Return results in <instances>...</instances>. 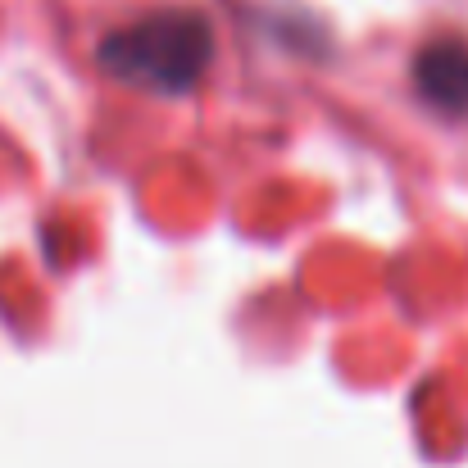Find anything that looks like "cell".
Listing matches in <instances>:
<instances>
[{"mask_svg":"<svg viewBox=\"0 0 468 468\" xmlns=\"http://www.w3.org/2000/svg\"><path fill=\"white\" fill-rule=\"evenodd\" d=\"M101 64L128 87L182 96L214 64V27L196 9H155L110 32L101 46Z\"/></svg>","mask_w":468,"mask_h":468,"instance_id":"obj_1","label":"cell"},{"mask_svg":"<svg viewBox=\"0 0 468 468\" xmlns=\"http://www.w3.org/2000/svg\"><path fill=\"white\" fill-rule=\"evenodd\" d=\"M414 91L432 114L464 119L468 114V41L464 37H432L414 55Z\"/></svg>","mask_w":468,"mask_h":468,"instance_id":"obj_2","label":"cell"}]
</instances>
